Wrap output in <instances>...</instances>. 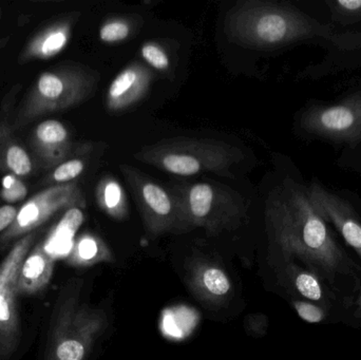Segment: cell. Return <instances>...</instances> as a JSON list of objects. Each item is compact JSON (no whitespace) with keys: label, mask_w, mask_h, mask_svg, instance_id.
<instances>
[{"label":"cell","mask_w":361,"mask_h":360,"mask_svg":"<svg viewBox=\"0 0 361 360\" xmlns=\"http://www.w3.org/2000/svg\"><path fill=\"white\" fill-rule=\"evenodd\" d=\"M224 33L229 42L256 50L305 42H326L343 50L361 44L360 33L339 31L288 4L260 0L237 2L225 17Z\"/></svg>","instance_id":"cell-1"},{"label":"cell","mask_w":361,"mask_h":360,"mask_svg":"<svg viewBox=\"0 0 361 360\" xmlns=\"http://www.w3.org/2000/svg\"><path fill=\"white\" fill-rule=\"evenodd\" d=\"M267 215L288 251L312 262L330 278L351 272V261L312 203L309 185L284 178L269 192Z\"/></svg>","instance_id":"cell-2"},{"label":"cell","mask_w":361,"mask_h":360,"mask_svg":"<svg viewBox=\"0 0 361 360\" xmlns=\"http://www.w3.org/2000/svg\"><path fill=\"white\" fill-rule=\"evenodd\" d=\"M140 162L179 177L204 173L233 177L231 168L244 159L243 152L222 141L173 137L144 146L135 154Z\"/></svg>","instance_id":"cell-3"},{"label":"cell","mask_w":361,"mask_h":360,"mask_svg":"<svg viewBox=\"0 0 361 360\" xmlns=\"http://www.w3.org/2000/svg\"><path fill=\"white\" fill-rule=\"evenodd\" d=\"M99 82L97 72L78 63H63L42 72L17 108L13 130H19L46 114L85 103L94 95Z\"/></svg>","instance_id":"cell-4"},{"label":"cell","mask_w":361,"mask_h":360,"mask_svg":"<svg viewBox=\"0 0 361 360\" xmlns=\"http://www.w3.org/2000/svg\"><path fill=\"white\" fill-rule=\"evenodd\" d=\"M297 127L305 137L333 146L341 167L361 171V89L336 103L311 104Z\"/></svg>","instance_id":"cell-5"},{"label":"cell","mask_w":361,"mask_h":360,"mask_svg":"<svg viewBox=\"0 0 361 360\" xmlns=\"http://www.w3.org/2000/svg\"><path fill=\"white\" fill-rule=\"evenodd\" d=\"M169 190L177 199L182 221L219 228L240 219L245 211L243 197L222 184L201 182Z\"/></svg>","instance_id":"cell-6"},{"label":"cell","mask_w":361,"mask_h":360,"mask_svg":"<svg viewBox=\"0 0 361 360\" xmlns=\"http://www.w3.org/2000/svg\"><path fill=\"white\" fill-rule=\"evenodd\" d=\"M36 236L34 232L17 240L0 264V360L10 359L20 344L17 283L19 271Z\"/></svg>","instance_id":"cell-7"},{"label":"cell","mask_w":361,"mask_h":360,"mask_svg":"<svg viewBox=\"0 0 361 360\" xmlns=\"http://www.w3.org/2000/svg\"><path fill=\"white\" fill-rule=\"evenodd\" d=\"M85 206L86 200L78 184L71 182L50 186L32 197L18 209L14 223L2 232L0 244H8L35 232L55 213L63 209Z\"/></svg>","instance_id":"cell-8"},{"label":"cell","mask_w":361,"mask_h":360,"mask_svg":"<svg viewBox=\"0 0 361 360\" xmlns=\"http://www.w3.org/2000/svg\"><path fill=\"white\" fill-rule=\"evenodd\" d=\"M120 168L137 206L152 228L162 230L182 221L177 199L171 190L159 185L133 166L123 164Z\"/></svg>","instance_id":"cell-9"},{"label":"cell","mask_w":361,"mask_h":360,"mask_svg":"<svg viewBox=\"0 0 361 360\" xmlns=\"http://www.w3.org/2000/svg\"><path fill=\"white\" fill-rule=\"evenodd\" d=\"M310 198L317 213L334 226L361 258V213L354 196L335 192L320 183L309 184Z\"/></svg>","instance_id":"cell-10"},{"label":"cell","mask_w":361,"mask_h":360,"mask_svg":"<svg viewBox=\"0 0 361 360\" xmlns=\"http://www.w3.org/2000/svg\"><path fill=\"white\" fill-rule=\"evenodd\" d=\"M90 323L69 304H63L55 316L49 336L46 360H84Z\"/></svg>","instance_id":"cell-11"},{"label":"cell","mask_w":361,"mask_h":360,"mask_svg":"<svg viewBox=\"0 0 361 360\" xmlns=\"http://www.w3.org/2000/svg\"><path fill=\"white\" fill-rule=\"evenodd\" d=\"M154 73L143 63H133L112 80L106 97V107L111 112H123L137 105L147 95Z\"/></svg>","instance_id":"cell-12"},{"label":"cell","mask_w":361,"mask_h":360,"mask_svg":"<svg viewBox=\"0 0 361 360\" xmlns=\"http://www.w3.org/2000/svg\"><path fill=\"white\" fill-rule=\"evenodd\" d=\"M20 85L13 87L2 99L0 107V169L8 170L16 177H27L33 170L31 158L27 150L19 145L13 135V118L15 97Z\"/></svg>","instance_id":"cell-13"},{"label":"cell","mask_w":361,"mask_h":360,"mask_svg":"<svg viewBox=\"0 0 361 360\" xmlns=\"http://www.w3.org/2000/svg\"><path fill=\"white\" fill-rule=\"evenodd\" d=\"M31 147L40 167L54 168L71 154L69 131L59 120H44L32 133Z\"/></svg>","instance_id":"cell-14"},{"label":"cell","mask_w":361,"mask_h":360,"mask_svg":"<svg viewBox=\"0 0 361 360\" xmlns=\"http://www.w3.org/2000/svg\"><path fill=\"white\" fill-rule=\"evenodd\" d=\"M72 21L70 19L51 23L38 32L25 44L19 55V63L47 61L61 53L71 37Z\"/></svg>","instance_id":"cell-15"},{"label":"cell","mask_w":361,"mask_h":360,"mask_svg":"<svg viewBox=\"0 0 361 360\" xmlns=\"http://www.w3.org/2000/svg\"><path fill=\"white\" fill-rule=\"evenodd\" d=\"M55 259L49 255L42 243L27 254L19 271L17 291L19 295H35L44 291L52 278Z\"/></svg>","instance_id":"cell-16"},{"label":"cell","mask_w":361,"mask_h":360,"mask_svg":"<svg viewBox=\"0 0 361 360\" xmlns=\"http://www.w3.org/2000/svg\"><path fill=\"white\" fill-rule=\"evenodd\" d=\"M82 220H84V216L80 209H68L59 225L49 235L44 242H42L47 253L52 256L54 259H56L57 256L67 253L70 242L76 230L82 223Z\"/></svg>","instance_id":"cell-17"},{"label":"cell","mask_w":361,"mask_h":360,"mask_svg":"<svg viewBox=\"0 0 361 360\" xmlns=\"http://www.w3.org/2000/svg\"><path fill=\"white\" fill-rule=\"evenodd\" d=\"M95 197L99 206L112 217H123L128 211L126 194L114 178L104 177L97 184Z\"/></svg>","instance_id":"cell-18"},{"label":"cell","mask_w":361,"mask_h":360,"mask_svg":"<svg viewBox=\"0 0 361 360\" xmlns=\"http://www.w3.org/2000/svg\"><path fill=\"white\" fill-rule=\"evenodd\" d=\"M328 6L335 23L348 25L361 20V0H335Z\"/></svg>","instance_id":"cell-19"},{"label":"cell","mask_w":361,"mask_h":360,"mask_svg":"<svg viewBox=\"0 0 361 360\" xmlns=\"http://www.w3.org/2000/svg\"><path fill=\"white\" fill-rule=\"evenodd\" d=\"M85 169V164L80 159H72V160L65 161V162L55 167L53 173H51L50 182L59 184L71 183L76 178L82 175Z\"/></svg>","instance_id":"cell-20"},{"label":"cell","mask_w":361,"mask_h":360,"mask_svg":"<svg viewBox=\"0 0 361 360\" xmlns=\"http://www.w3.org/2000/svg\"><path fill=\"white\" fill-rule=\"evenodd\" d=\"M130 25L128 23L120 19L108 21L99 29V38L106 44L124 42L130 35Z\"/></svg>","instance_id":"cell-21"},{"label":"cell","mask_w":361,"mask_h":360,"mask_svg":"<svg viewBox=\"0 0 361 360\" xmlns=\"http://www.w3.org/2000/svg\"><path fill=\"white\" fill-rule=\"evenodd\" d=\"M141 55L144 61L159 71H166L171 67L169 55L159 44L146 42L141 49Z\"/></svg>","instance_id":"cell-22"},{"label":"cell","mask_w":361,"mask_h":360,"mask_svg":"<svg viewBox=\"0 0 361 360\" xmlns=\"http://www.w3.org/2000/svg\"><path fill=\"white\" fill-rule=\"evenodd\" d=\"M27 190L25 184L16 175H6L2 180V187L0 197L8 203H16L27 197Z\"/></svg>","instance_id":"cell-23"},{"label":"cell","mask_w":361,"mask_h":360,"mask_svg":"<svg viewBox=\"0 0 361 360\" xmlns=\"http://www.w3.org/2000/svg\"><path fill=\"white\" fill-rule=\"evenodd\" d=\"M203 283L206 289L216 296L225 295L231 289V283L223 271L210 268L203 275Z\"/></svg>","instance_id":"cell-24"},{"label":"cell","mask_w":361,"mask_h":360,"mask_svg":"<svg viewBox=\"0 0 361 360\" xmlns=\"http://www.w3.org/2000/svg\"><path fill=\"white\" fill-rule=\"evenodd\" d=\"M297 291L310 300L320 302L322 299V289L319 281L314 275L302 272L297 275L295 280Z\"/></svg>","instance_id":"cell-25"},{"label":"cell","mask_w":361,"mask_h":360,"mask_svg":"<svg viewBox=\"0 0 361 360\" xmlns=\"http://www.w3.org/2000/svg\"><path fill=\"white\" fill-rule=\"evenodd\" d=\"M294 306L299 317L303 319V321H307V323H322L324 319V311L318 308V306H314V304L303 302H296Z\"/></svg>","instance_id":"cell-26"},{"label":"cell","mask_w":361,"mask_h":360,"mask_svg":"<svg viewBox=\"0 0 361 360\" xmlns=\"http://www.w3.org/2000/svg\"><path fill=\"white\" fill-rule=\"evenodd\" d=\"M74 251L78 254V258L82 260H89L94 257L97 252V242L90 237H84L78 241Z\"/></svg>","instance_id":"cell-27"},{"label":"cell","mask_w":361,"mask_h":360,"mask_svg":"<svg viewBox=\"0 0 361 360\" xmlns=\"http://www.w3.org/2000/svg\"><path fill=\"white\" fill-rule=\"evenodd\" d=\"M18 209L12 205H4L0 207V232H4L16 219Z\"/></svg>","instance_id":"cell-28"},{"label":"cell","mask_w":361,"mask_h":360,"mask_svg":"<svg viewBox=\"0 0 361 360\" xmlns=\"http://www.w3.org/2000/svg\"><path fill=\"white\" fill-rule=\"evenodd\" d=\"M6 42H8V39H6V38H4V39H0V48H1V46H4V44H6Z\"/></svg>","instance_id":"cell-29"},{"label":"cell","mask_w":361,"mask_h":360,"mask_svg":"<svg viewBox=\"0 0 361 360\" xmlns=\"http://www.w3.org/2000/svg\"><path fill=\"white\" fill-rule=\"evenodd\" d=\"M360 309L361 310V297H360Z\"/></svg>","instance_id":"cell-30"}]
</instances>
